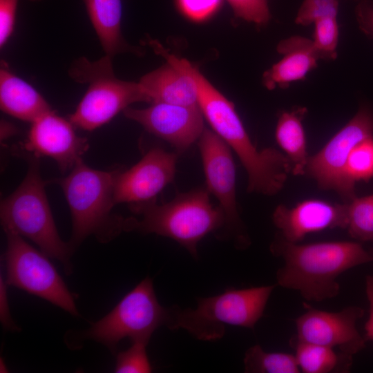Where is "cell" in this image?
Returning a JSON list of instances; mask_svg holds the SVG:
<instances>
[{
    "mask_svg": "<svg viewBox=\"0 0 373 373\" xmlns=\"http://www.w3.org/2000/svg\"><path fill=\"white\" fill-rule=\"evenodd\" d=\"M307 110L298 107L283 112L279 116L275 132L276 142L292 164L295 175L305 174L309 159L305 134L302 120Z\"/></svg>",
    "mask_w": 373,
    "mask_h": 373,
    "instance_id": "cell-21",
    "label": "cell"
},
{
    "mask_svg": "<svg viewBox=\"0 0 373 373\" xmlns=\"http://www.w3.org/2000/svg\"><path fill=\"white\" fill-rule=\"evenodd\" d=\"M355 13L359 28L367 36L373 37V2L361 1L356 6Z\"/></svg>",
    "mask_w": 373,
    "mask_h": 373,
    "instance_id": "cell-32",
    "label": "cell"
},
{
    "mask_svg": "<svg viewBox=\"0 0 373 373\" xmlns=\"http://www.w3.org/2000/svg\"><path fill=\"white\" fill-rule=\"evenodd\" d=\"M0 105L6 113L32 123L52 111L45 99L31 85L12 73L3 61L0 70Z\"/></svg>",
    "mask_w": 373,
    "mask_h": 373,
    "instance_id": "cell-18",
    "label": "cell"
},
{
    "mask_svg": "<svg viewBox=\"0 0 373 373\" xmlns=\"http://www.w3.org/2000/svg\"><path fill=\"white\" fill-rule=\"evenodd\" d=\"M347 205L346 229L350 236L361 242H373V195L355 197Z\"/></svg>",
    "mask_w": 373,
    "mask_h": 373,
    "instance_id": "cell-24",
    "label": "cell"
},
{
    "mask_svg": "<svg viewBox=\"0 0 373 373\" xmlns=\"http://www.w3.org/2000/svg\"><path fill=\"white\" fill-rule=\"evenodd\" d=\"M373 135V113L365 107L341 128L315 155L309 157L305 174L314 178L325 190L338 193L345 203L355 195L354 187L347 180L345 166L354 147Z\"/></svg>",
    "mask_w": 373,
    "mask_h": 373,
    "instance_id": "cell-10",
    "label": "cell"
},
{
    "mask_svg": "<svg viewBox=\"0 0 373 373\" xmlns=\"http://www.w3.org/2000/svg\"><path fill=\"white\" fill-rule=\"evenodd\" d=\"M139 83L152 103L198 106L192 80L169 63L144 75Z\"/></svg>",
    "mask_w": 373,
    "mask_h": 373,
    "instance_id": "cell-19",
    "label": "cell"
},
{
    "mask_svg": "<svg viewBox=\"0 0 373 373\" xmlns=\"http://www.w3.org/2000/svg\"><path fill=\"white\" fill-rule=\"evenodd\" d=\"M368 251L370 252L371 256L372 257V259H373V248L371 247V248H369L368 249Z\"/></svg>",
    "mask_w": 373,
    "mask_h": 373,
    "instance_id": "cell-37",
    "label": "cell"
},
{
    "mask_svg": "<svg viewBox=\"0 0 373 373\" xmlns=\"http://www.w3.org/2000/svg\"><path fill=\"white\" fill-rule=\"evenodd\" d=\"M338 10V0H305L295 21L298 25L309 26L325 18H336Z\"/></svg>",
    "mask_w": 373,
    "mask_h": 373,
    "instance_id": "cell-28",
    "label": "cell"
},
{
    "mask_svg": "<svg viewBox=\"0 0 373 373\" xmlns=\"http://www.w3.org/2000/svg\"><path fill=\"white\" fill-rule=\"evenodd\" d=\"M147 343L133 342L127 350L120 352L116 356L115 372L148 373L152 367L146 353Z\"/></svg>",
    "mask_w": 373,
    "mask_h": 373,
    "instance_id": "cell-27",
    "label": "cell"
},
{
    "mask_svg": "<svg viewBox=\"0 0 373 373\" xmlns=\"http://www.w3.org/2000/svg\"><path fill=\"white\" fill-rule=\"evenodd\" d=\"M129 205L138 217L124 218V231L170 238L195 258H198V242L224 226V213L220 207L211 204L207 188L179 193L164 204H157L154 199Z\"/></svg>",
    "mask_w": 373,
    "mask_h": 373,
    "instance_id": "cell-3",
    "label": "cell"
},
{
    "mask_svg": "<svg viewBox=\"0 0 373 373\" xmlns=\"http://www.w3.org/2000/svg\"><path fill=\"white\" fill-rule=\"evenodd\" d=\"M123 113L149 133L167 141L178 152L188 149L204 130L199 106L153 103L146 108L127 107Z\"/></svg>",
    "mask_w": 373,
    "mask_h": 373,
    "instance_id": "cell-13",
    "label": "cell"
},
{
    "mask_svg": "<svg viewBox=\"0 0 373 373\" xmlns=\"http://www.w3.org/2000/svg\"><path fill=\"white\" fill-rule=\"evenodd\" d=\"M8 284L2 275L0 276V321L3 328L8 330H16L19 328L12 319L8 297L7 293Z\"/></svg>",
    "mask_w": 373,
    "mask_h": 373,
    "instance_id": "cell-33",
    "label": "cell"
},
{
    "mask_svg": "<svg viewBox=\"0 0 373 373\" xmlns=\"http://www.w3.org/2000/svg\"><path fill=\"white\" fill-rule=\"evenodd\" d=\"M313 32V44L323 59H334L337 57L338 26L336 18H325L316 21Z\"/></svg>",
    "mask_w": 373,
    "mask_h": 373,
    "instance_id": "cell-26",
    "label": "cell"
},
{
    "mask_svg": "<svg viewBox=\"0 0 373 373\" xmlns=\"http://www.w3.org/2000/svg\"><path fill=\"white\" fill-rule=\"evenodd\" d=\"M365 292L369 303V316L365 325V338L373 341V276L368 275L365 278Z\"/></svg>",
    "mask_w": 373,
    "mask_h": 373,
    "instance_id": "cell-34",
    "label": "cell"
},
{
    "mask_svg": "<svg viewBox=\"0 0 373 373\" xmlns=\"http://www.w3.org/2000/svg\"><path fill=\"white\" fill-rule=\"evenodd\" d=\"M18 1L19 0H0L1 48L7 42L13 32Z\"/></svg>",
    "mask_w": 373,
    "mask_h": 373,
    "instance_id": "cell-31",
    "label": "cell"
},
{
    "mask_svg": "<svg viewBox=\"0 0 373 373\" xmlns=\"http://www.w3.org/2000/svg\"><path fill=\"white\" fill-rule=\"evenodd\" d=\"M290 345L300 372L304 373L347 372L353 357L336 352L335 349L298 341L291 338Z\"/></svg>",
    "mask_w": 373,
    "mask_h": 373,
    "instance_id": "cell-22",
    "label": "cell"
},
{
    "mask_svg": "<svg viewBox=\"0 0 373 373\" xmlns=\"http://www.w3.org/2000/svg\"><path fill=\"white\" fill-rule=\"evenodd\" d=\"M270 250L284 261L276 272V285L298 291L307 301L336 297L340 291L337 279L341 274L373 262L368 249L352 241L299 244L278 235Z\"/></svg>",
    "mask_w": 373,
    "mask_h": 373,
    "instance_id": "cell-1",
    "label": "cell"
},
{
    "mask_svg": "<svg viewBox=\"0 0 373 373\" xmlns=\"http://www.w3.org/2000/svg\"><path fill=\"white\" fill-rule=\"evenodd\" d=\"M169 307L157 299L153 281L147 277L128 292L102 319L92 324L82 334L106 346L112 352L118 343L128 338L131 342L148 344L153 333L160 326H167Z\"/></svg>",
    "mask_w": 373,
    "mask_h": 373,
    "instance_id": "cell-8",
    "label": "cell"
},
{
    "mask_svg": "<svg viewBox=\"0 0 373 373\" xmlns=\"http://www.w3.org/2000/svg\"><path fill=\"white\" fill-rule=\"evenodd\" d=\"M73 126L52 111L32 123L21 152L39 158L48 156L62 173L70 171L88 149L87 140L77 135Z\"/></svg>",
    "mask_w": 373,
    "mask_h": 373,
    "instance_id": "cell-15",
    "label": "cell"
},
{
    "mask_svg": "<svg viewBox=\"0 0 373 373\" xmlns=\"http://www.w3.org/2000/svg\"><path fill=\"white\" fill-rule=\"evenodd\" d=\"M119 169H95L79 159L69 174L53 181L61 188L72 217L70 245L75 248L90 236L108 242L123 230L124 218L112 213Z\"/></svg>",
    "mask_w": 373,
    "mask_h": 373,
    "instance_id": "cell-4",
    "label": "cell"
},
{
    "mask_svg": "<svg viewBox=\"0 0 373 373\" xmlns=\"http://www.w3.org/2000/svg\"><path fill=\"white\" fill-rule=\"evenodd\" d=\"M180 10L189 19L202 21L220 7L221 0H176Z\"/></svg>",
    "mask_w": 373,
    "mask_h": 373,
    "instance_id": "cell-30",
    "label": "cell"
},
{
    "mask_svg": "<svg viewBox=\"0 0 373 373\" xmlns=\"http://www.w3.org/2000/svg\"><path fill=\"white\" fill-rule=\"evenodd\" d=\"M177 154L160 147L149 150L134 166L119 170L114 189L115 204L139 203L155 199L174 179Z\"/></svg>",
    "mask_w": 373,
    "mask_h": 373,
    "instance_id": "cell-14",
    "label": "cell"
},
{
    "mask_svg": "<svg viewBox=\"0 0 373 373\" xmlns=\"http://www.w3.org/2000/svg\"><path fill=\"white\" fill-rule=\"evenodd\" d=\"M245 372L248 373H299L294 354L269 352L259 345L249 347L244 357Z\"/></svg>",
    "mask_w": 373,
    "mask_h": 373,
    "instance_id": "cell-23",
    "label": "cell"
},
{
    "mask_svg": "<svg viewBox=\"0 0 373 373\" xmlns=\"http://www.w3.org/2000/svg\"><path fill=\"white\" fill-rule=\"evenodd\" d=\"M272 219L280 236L291 242H298L310 233L336 228L346 229L347 205L318 199H308L293 207L278 205Z\"/></svg>",
    "mask_w": 373,
    "mask_h": 373,
    "instance_id": "cell-16",
    "label": "cell"
},
{
    "mask_svg": "<svg viewBox=\"0 0 373 373\" xmlns=\"http://www.w3.org/2000/svg\"><path fill=\"white\" fill-rule=\"evenodd\" d=\"M236 17L258 25L266 24L271 18L267 0H227Z\"/></svg>",
    "mask_w": 373,
    "mask_h": 373,
    "instance_id": "cell-29",
    "label": "cell"
},
{
    "mask_svg": "<svg viewBox=\"0 0 373 373\" xmlns=\"http://www.w3.org/2000/svg\"><path fill=\"white\" fill-rule=\"evenodd\" d=\"M111 59L105 55L97 61L80 57L69 67L70 78L81 84H88L76 110L69 116L75 126L92 131L133 103L151 102L139 82L115 77Z\"/></svg>",
    "mask_w": 373,
    "mask_h": 373,
    "instance_id": "cell-7",
    "label": "cell"
},
{
    "mask_svg": "<svg viewBox=\"0 0 373 373\" xmlns=\"http://www.w3.org/2000/svg\"><path fill=\"white\" fill-rule=\"evenodd\" d=\"M90 22L105 55L131 50L121 32L122 0H84Z\"/></svg>",
    "mask_w": 373,
    "mask_h": 373,
    "instance_id": "cell-20",
    "label": "cell"
},
{
    "mask_svg": "<svg viewBox=\"0 0 373 373\" xmlns=\"http://www.w3.org/2000/svg\"><path fill=\"white\" fill-rule=\"evenodd\" d=\"M0 370L1 372H8V368L6 367V364L2 358L0 360Z\"/></svg>",
    "mask_w": 373,
    "mask_h": 373,
    "instance_id": "cell-36",
    "label": "cell"
},
{
    "mask_svg": "<svg viewBox=\"0 0 373 373\" xmlns=\"http://www.w3.org/2000/svg\"><path fill=\"white\" fill-rule=\"evenodd\" d=\"M207 189L219 202L224 226L235 236L237 244L247 243L242 235L237 207L236 167L231 148L214 131L204 128L198 140Z\"/></svg>",
    "mask_w": 373,
    "mask_h": 373,
    "instance_id": "cell-11",
    "label": "cell"
},
{
    "mask_svg": "<svg viewBox=\"0 0 373 373\" xmlns=\"http://www.w3.org/2000/svg\"><path fill=\"white\" fill-rule=\"evenodd\" d=\"M4 254L8 285L39 296L73 316L79 313L75 298L48 256L35 249L22 236L5 231Z\"/></svg>",
    "mask_w": 373,
    "mask_h": 373,
    "instance_id": "cell-9",
    "label": "cell"
},
{
    "mask_svg": "<svg viewBox=\"0 0 373 373\" xmlns=\"http://www.w3.org/2000/svg\"><path fill=\"white\" fill-rule=\"evenodd\" d=\"M345 175L353 186L356 182H367L373 178V135L354 147L347 159Z\"/></svg>",
    "mask_w": 373,
    "mask_h": 373,
    "instance_id": "cell-25",
    "label": "cell"
},
{
    "mask_svg": "<svg viewBox=\"0 0 373 373\" xmlns=\"http://www.w3.org/2000/svg\"><path fill=\"white\" fill-rule=\"evenodd\" d=\"M277 50L284 56L263 75L264 85L272 90L277 86L286 88L292 82L303 80L317 66L322 56L312 40L301 36H293L281 41Z\"/></svg>",
    "mask_w": 373,
    "mask_h": 373,
    "instance_id": "cell-17",
    "label": "cell"
},
{
    "mask_svg": "<svg viewBox=\"0 0 373 373\" xmlns=\"http://www.w3.org/2000/svg\"><path fill=\"white\" fill-rule=\"evenodd\" d=\"M276 285L228 288L218 295L198 298L195 309L172 306L166 327L184 329L202 341L221 338L227 325L254 329Z\"/></svg>",
    "mask_w": 373,
    "mask_h": 373,
    "instance_id": "cell-6",
    "label": "cell"
},
{
    "mask_svg": "<svg viewBox=\"0 0 373 373\" xmlns=\"http://www.w3.org/2000/svg\"><path fill=\"white\" fill-rule=\"evenodd\" d=\"M305 312L295 320L296 341L338 349L354 356L365 347L366 340L358 331L356 322L364 315L363 308L352 305L338 312H327L304 305Z\"/></svg>",
    "mask_w": 373,
    "mask_h": 373,
    "instance_id": "cell-12",
    "label": "cell"
},
{
    "mask_svg": "<svg viewBox=\"0 0 373 373\" xmlns=\"http://www.w3.org/2000/svg\"><path fill=\"white\" fill-rule=\"evenodd\" d=\"M17 133V128L12 124L6 121L1 122V140H4L15 135Z\"/></svg>",
    "mask_w": 373,
    "mask_h": 373,
    "instance_id": "cell-35",
    "label": "cell"
},
{
    "mask_svg": "<svg viewBox=\"0 0 373 373\" xmlns=\"http://www.w3.org/2000/svg\"><path fill=\"white\" fill-rule=\"evenodd\" d=\"M198 106L213 131L238 155L245 169L247 191L274 195L285 185L292 164L274 148L258 150L251 142L233 104L207 79L197 82Z\"/></svg>",
    "mask_w": 373,
    "mask_h": 373,
    "instance_id": "cell-2",
    "label": "cell"
},
{
    "mask_svg": "<svg viewBox=\"0 0 373 373\" xmlns=\"http://www.w3.org/2000/svg\"><path fill=\"white\" fill-rule=\"evenodd\" d=\"M28 169L19 186L1 202V223L12 231L35 243L48 257L61 262L70 274L74 250L59 235L40 173L39 157L27 154Z\"/></svg>",
    "mask_w": 373,
    "mask_h": 373,
    "instance_id": "cell-5",
    "label": "cell"
}]
</instances>
